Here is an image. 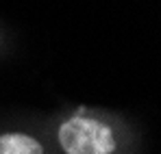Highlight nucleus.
Masks as SVG:
<instances>
[{
  "label": "nucleus",
  "mask_w": 161,
  "mask_h": 154,
  "mask_svg": "<svg viewBox=\"0 0 161 154\" xmlns=\"http://www.w3.org/2000/svg\"><path fill=\"white\" fill-rule=\"evenodd\" d=\"M59 146L65 154H113L115 139L107 124L74 115L59 128Z\"/></svg>",
  "instance_id": "f257e3e1"
},
{
  "label": "nucleus",
  "mask_w": 161,
  "mask_h": 154,
  "mask_svg": "<svg viewBox=\"0 0 161 154\" xmlns=\"http://www.w3.org/2000/svg\"><path fill=\"white\" fill-rule=\"evenodd\" d=\"M0 154H44L37 139L22 132L0 135Z\"/></svg>",
  "instance_id": "f03ea898"
}]
</instances>
